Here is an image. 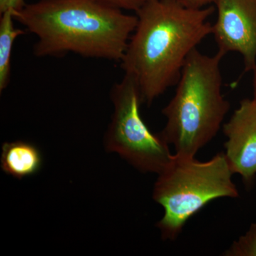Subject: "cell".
<instances>
[{
	"label": "cell",
	"instance_id": "8fae6325",
	"mask_svg": "<svg viewBox=\"0 0 256 256\" xmlns=\"http://www.w3.org/2000/svg\"><path fill=\"white\" fill-rule=\"evenodd\" d=\"M101 4L120 10L137 12L150 0H96Z\"/></svg>",
	"mask_w": 256,
	"mask_h": 256
},
{
	"label": "cell",
	"instance_id": "7a4b0ae2",
	"mask_svg": "<svg viewBox=\"0 0 256 256\" xmlns=\"http://www.w3.org/2000/svg\"><path fill=\"white\" fill-rule=\"evenodd\" d=\"M14 20L37 37L36 56L74 53L121 62L138 24L137 15L96 0H38L26 4Z\"/></svg>",
	"mask_w": 256,
	"mask_h": 256
},
{
	"label": "cell",
	"instance_id": "7c38bea8",
	"mask_svg": "<svg viewBox=\"0 0 256 256\" xmlns=\"http://www.w3.org/2000/svg\"><path fill=\"white\" fill-rule=\"evenodd\" d=\"M26 4L25 0H0V14L9 10H12L14 14L22 9Z\"/></svg>",
	"mask_w": 256,
	"mask_h": 256
},
{
	"label": "cell",
	"instance_id": "8992f818",
	"mask_svg": "<svg viewBox=\"0 0 256 256\" xmlns=\"http://www.w3.org/2000/svg\"><path fill=\"white\" fill-rule=\"evenodd\" d=\"M217 18L212 25L218 52L242 55L245 72L256 66V0H214Z\"/></svg>",
	"mask_w": 256,
	"mask_h": 256
},
{
	"label": "cell",
	"instance_id": "5bb4252c",
	"mask_svg": "<svg viewBox=\"0 0 256 256\" xmlns=\"http://www.w3.org/2000/svg\"><path fill=\"white\" fill-rule=\"evenodd\" d=\"M254 79H252V87H254V99L256 100V66L252 70Z\"/></svg>",
	"mask_w": 256,
	"mask_h": 256
},
{
	"label": "cell",
	"instance_id": "4fadbf2b",
	"mask_svg": "<svg viewBox=\"0 0 256 256\" xmlns=\"http://www.w3.org/2000/svg\"><path fill=\"white\" fill-rule=\"evenodd\" d=\"M178 1L188 8L200 9V8L207 6V5L213 2L214 0H178Z\"/></svg>",
	"mask_w": 256,
	"mask_h": 256
},
{
	"label": "cell",
	"instance_id": "277c9868",
	"mask_svg": "<svg viewBox=\"0 0 256 256\" xmlns=\"http://www.w3.org/2000/svg\"><path fill=\"white\" fill-rule=\"evenodd\" d=\"M233 174L224 152L206 162L174 154L153 190V198L164 210L156 224L162 238L176 239L188 220L210 202L238 197Z\"/></svg>",
	"mask_w": 256,
	"mask_h": 256
},
{
	"label": "cell",
	"instance_id": "9c48e42d",
	"mask_svg": "<svg viewBox=\"0 0 256 256\" xmlns=\"http://www.w3.org/2000/svg\"><path fill=\"white\" fill-rule=\"evenodd\" d=\"M14 12L12 10L1 14L0 18V92L9 84L11 74V55L13 44L18 36L26 32L15 28Z\"/></svg>",
	"mask_w": 256,
	"mask_h": 256
},
{
	"label": "cell",
	"instance_id": "5b68a950",
	"mask_svg": "<svg viewBox=\"0 0 256 256\" xmlns=\"http://www.w3.org/2000/svg\"><path fill=\"white\" fill-rule=\"evenodd\" d=\"M111 100L114 112L106 136V150L118 153L142 172L160 174L173 154L160 133L152 132L143 120L142 95L134 78L124 74L112 87Z\"/></svg>",
	"mask_w": 256,
	"mask_h": 256
},
{
	"label": "cell",
	"instance_id": "6da1fadb",
	"mask_svg": "<svg viewBox=\"0 0 256 256\" xmlns=\"http://www.w3.org/2000/svg\"><path fill=\"white\" fill-rule=\"evenodd\" d=\"M214 6L188 8L178 0H150L136 12L138 24L121 66L150 105L178 82L188 56L208 35Z\"/></svg>",
	"mask_w": 256,
	"mask_h": 256
},
{
	"label": "cell",
	"instance_id": "52a82bcc",
	"mask_svg": "<svg viewBox=\"0 0 256 256\" xmlns=\"http://www.w3.org/2000/svg\"><path fill=\"white\" fill-rule=\"evenodd\" d=\"M226 158L234 174L250 184L256 175V100L244 99L226 124Z\"/></svg>",
	"mask_w": 256,
	"mask_h": 256
},
{
	"label": "cell",
	"instance_id": "30bf717a",
	"mask_svg": "<svg viewBox=\"0 0 256 256\" xmlns=\"http://www.w3.org/2000/svg\"><path fill=\"white\" fill-rule=\"evenodd\" d=\"M227 256H256V224L246 235L235 242L226 252Z\"/></svg>",
	"mask_w": 256,
	"mask_h": 256
},
{
	"label": "cell",
	"instance_id": "3957f363",
	"mask_svg": "<svg viewBox=\"0 0 256 256\" xmlns=\"http://www.w3.org/2000/svg\"><path fill=\"white\" fill-rule=\"evenodd\" d=\"M224 55L194 50L182 70L172 98L162 110L166 124L160 134L175 154L195 156L215 137L230 108L222 94L220 62Z\"/></svg>",
	"mask_w": 256,
	"mask_h": 256
},
{
	"label": "cell",
	"instance_id": "ba28073f",
	"mask_svg": "<svg viewBox=\"0 0 256 256\" xmlns=\"http://www.w3.org/2000/svg\"><path fill=\"white\" fill-rule=\"evenodd\" d=\"M0 162L4 173L22 180L40 171L42 156L34 144L18 140L3 144Z\"/></svg>",
	"mask_w": 256,
	"mask_h": 256
}]
</instances>
